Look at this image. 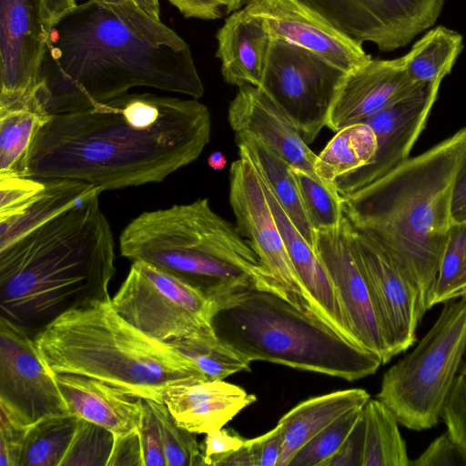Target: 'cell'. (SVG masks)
Instances as JSON below:
<instances>
[{
	"mask_svg": "<svg viewBox=\"0 0 466 466\" xmlns=\"http://www.w3.org/2000/svg\"><path fill=\"white\" fill-rule=\"evenodd\" d=\"M119 249L132 262L188 283L215 306L251 286L281 289L237 226L215 212L208 198L139 214L122 230Z\"/></svg>",
	"mask_w": 466,
	"mask_h": 466,
	"instance_id": "obj_5",
	"label": "cell"
},
{
	"mask_svg": "<svg viewBox=\"0 0 466 466\" xmlns=\"http://www.w3.org/2000/svg\"><path fill=\"white\" fill-rule=\"evenodd\" d=\"M80 420L70 413L46 418L31 425L25 440L20 466H61Z\"/></svg>",
	"mask_w": 466,
	"mask_h": 466,
	"instance_id": "obj_33",
	"label": "cell"
},
{
	"mask_svg": "<svg viewBox=\"0 0 466 466\" xmlns=\"http://www.w3.org/2000/svg\"><path fill=\"white\" fill-rule=\"evenodd\" d=\"M207 380L225 378L249 370L250 360L223 341L211 325L167 341Z\"/></svg>",
	"mask_w": 466,
	"mask_h": 466,
	"instance_id": "obj_31",
	"label": "cell"
},
{
	"mask_svg": "<svg viewBox=\"0 0 466 466\" xmlns=\"http://www.w3.org/2000/svg\"><path fill=\"white\" fill-rule=\"evenodd\" d=\"M364 430L362 411L346 440L323 466H362Z\"/></svg>",
	"mask_w": 466,
	"mask_h": 466,
	"instance_id": "obj_48",
	"label": "cell"
},
{
	"mask_svg": "<svg viewBox=\"0 0 466 466\" xmlns=\"http://www.w3.org/2000/svg\"><path fill=\"white\" fill-rule=\"evenodd\" d=\"M106 465H141L142 452L138 431L114 437L113 448Z\"/></svg>",
	"mask_w": 466,
	"mask_h": 466,
	"instance_id": "obj_49",
	"label": "cell"
},
{
	"mask_svg": "<svg viewBox=\"0 0 466 466\" xmlns=\"http://www.w3.org/2000/svg\"><path fill=\"white\" fill-rule=\"evenodd\" d=\"M208 164L214 170H222L227 165L226 156L219 151L212 152L208 157Z\"/></svg>",
	"mask_w": 466,
	"mask_h": 466,
	"instance_id": "obj_53",
	"label": "cell"
},
{
	"mask_svg": "<svg viewBox=\"0 0 466 466\" xmlns=\"http://www.w3.org/2000/svg\"><path fill=\"white\" fill-rule=\"evenodd\" d=\"M370 395L363 389L337 390L301 401L279 420L283 434L277 466H289L309 440L345 412L364 407Z\"/></svg>",
	"mask_w": 466,
	"mask_h": 466,
	"instance_id": "obj_25",
	"label": "cell"
},
{
	"mask_svg": "<svg viewBox=\"0 0 466 466\" xmlns=\"http://www.w3.org/2000/svg\"><path fill=\"white\" fill-rule=\"evenodd\" d=\"M421 84L412 82L404 56L371 58L345 74L329 112L326 127L334 132L364 122L410 96Z\"/></svg>",
	"mask_w": 466,
	"mask_h": 466,
	"instance_id": "obj_19",
	"label": "cell"
},
{
	"mask_svg": "<svg viewBox=\"0 0 466 466\" xmlns=\"http://www.w3.org/2000/svg\"><path fill=\"white\" fill-rule=\"evenodd\" d=\"M451 213L454 222H466V154L454 183Z\"/></svg>",
	"mask_w": 466,
	"mask_h": 466,
	"instance_id": "obj_50",
	"label": "cell"
},
{
	"mask_svg": "<svg viewBox=\"0 0 466 466\" xmlns=\"http://www.w3.org/2000/svg\"><path fill=\"white\" fill-rule=\"evenodd\" d=\"M95 187L76 205L0 249V317L34 336L63 313L111 300L110 224Z\"/></svg>",
	"mask_w": 466,
	"mask_h": 466,
	"instance_id": "obj_3",
	"label": "cell"
},
{
	"mask_svg": "<svg viewBox=\"0 0 466 466\" xmlns=\"http://www.w3.org/2000/svg\"><path fill=\"white\" fill-rule=\"evenodd\" d=\"M135 86L196 99L204 95L188 45L152 43L95 0L76 5L51 26L35 94L46 114L89 108Z\"/></svg>",
	"mask_w": 466,
	"mask_h": 466,
	"instance_id": "obj_2",
	"label": "cell"
},
{
	"mask_svg": "<svg viewBox=\"0 0 466 466\" xmlns=\"http://www.w3.org/2000/svg\"><path fill=\"white\" fill-rule=\"evenodd\" d=\"M47 20L52 26L65 14L76 6V0H42Z\"/></svg>",
	"mask_w": 466,
	"mask_h": 466,
	"instance_id": "obj_51",
	"label": "cell"
},
{
	"mask_svg": "<svg viewBox=\"0 0 466 466\" xmlns=\"http://www.w3.org/2000/svg\"><path fill=\"white\" fill-rule=\"evenodd\" d=\"M463 36L444 25H437L418 39L404 55L410 79L417 84L441 83L451 74L463 49Z\"/></svg>",
	"mask_w": 466,
	"mask_h": 466,
	"instance_id": "obj_30",
	"label": "cell"
},
{
	"mask_svg": "<svg viewBox=\"0 0 466 466\" xmlns=\"http://www.w3.org/2000/svg\"><path fill=\"white\" fill-rule=\"evenodd\" d=\"M345 74L307 49L271 38L259 87L286 113L309 144L326 127Z\"/></svg>",
	"mask_w": 466,
	"mask_h": 466,
	"instance_id": "obj_10",
	"label": "cell"
},
{
	"mask_svg": "<svg viewBox=\"0 0 466 466\" xmlns=\"http://www.w3.org/2000/svg\"><path fill=\"white\" fill-rule=\"evenodd\" d=\"M351 239L384 340L394 357L415 342L426 309L415 288L376 239L353 226Z\"/></svg>",
	"mask_w": 466,
	"mask_h": 466,
	"instance_id": "obj_14",
	"label": "cell"
},
{
	"mask_svg": "<svg viewBox=\"0 0 466 466\" xmlns=\"http://www.w3.org/2000/svg\"><path fill=\"white\" fill-rule=\"evenodd\" d=\"M412 466H466V453L449 431L435 439Z\"/></svg>",
	"mask_w": 466,
	"mask_h": 466,
	"instance_id": "obj_45",
	"label": "cell"
},
{
	"mask_svg": "<svg viewBox=\"0 0 466 466\" xmlns=\"http://www.w3.org/2000/svg\"><path fill=\"white\" fill-rule=\"evenodd\" d=\"M147 400L158 424L167 466H202L197 433L179 426L163 401Z\"/></svg>",
	"mask_w": 466,
	"mask_h": 466,
	"instance_id": "obj_36",
	"label": "cell"
},
{
	"mask_svg": "<svg viewBox=\"0 0 466 466\" xmlns=\"http://www.w3.org/2000/svg\"><path fill=\"white\" fill-rule=\"evenodd\" d=\"M256 400L255 395L224 380L206 379L174 384L163 398L177 423L197 434L223 428Z\"/></svg>",
	"mask_w": 466,
	"mask_h": 466,
	"instance_id": "obj_21",
	"label": "cell"
},
{
	"mask_svg": "<svg viewBox=\"0 0 466 466\" xmlns=\"http://www.w3.org/2000/svg\"><path fill=\"white\" fill-rule=\"evenodd\" d=\"M216 334L250 361L263 360L349 381L373 374L381 359L273 289L251 286L215 306Z\"/></svg>",
	"mask_w": 466,
	"mask_h": 466,
	"instance_id": "obj_7",
	"label": "cell"
},
{
	"mask_svg": "<svg viewBox=\"0 0 466 466\" xmlns=\"http://www.w3.org/2000/svg\"><path fill=\"white\" fill-rule=\"evenodd\" d=\"M466 295V222L451 227L429 291L427 309Z\"/></svg>",
	"mask_w": 466,
	"mask_h": 466,
	"instance_id": "obj_34",
	"label": "cell"
},
{
	"mask_svg": "<svg viewBox=\"0 0 466 466\" xmlns=\"http://www.w3.org/2000/svg\"><path fill=\"white\" fill-rule=\"evenodd\" d=\"M363 408L345 412L320 431L298 451L289 466H323L346 440Z\"/></svg>",
	"mask_w": 466,
	"mask_h": 466,
	"instance_id": "obj_37",
	"label": "cell"
},
{
	"mask_svg": "<svg viewBox=\"0 0 466 466\" xmlns=\"http://www.w3.org/2000/svg\"><path fill=\"white\" fill-rule=\"evenodd\" d=\"M245 441L232 429L208 431L201 445L203 465L221 466L227 458L242 447Z\"/></svg>",
	"mask_w": 466,
	"mask_h": 466,
	"instance_id": "obj_46",
	"label": "cell"
},
{
	"mask_svg": "<svg viewBox=\"0 0 466 466\" xmlns=\"http://www.w3.org/2000/svg\"><path fill=\"white\" fill-rule=\"evenodd\" d=\"M242 9L258 18L271 38L307 49L346 73L372 58L302 0H247Z\"/></svg>",
	"mask_w": 466,
	"mask_h": 466,
	"instance_id": "obj_17",
	"label": "cell"
},
{
	"mask_svg": "<svg viewBox=\"0 0 466 466\" xmlns=\"http://www.w3.org/2000/svg\"><path fill=\"white\" fill-rule=\"evenodd\" d=\"M440 85L421 84L405 99L364 121L376 135V156L371 164L336 179L334 185L341 198L378 180L409 158L437 99Z\"/></svg>",
	"mask_w": 466,
	"mask_h": 466,
	"instance_id": "obj_18",
	"label": "cell"
},
{
	"mask_svg": "<svg viewBox=\"0 0 466 466\" xmlns=\"http://www.w3.org/2000/svg\"><path fill=\"white\" fill-rule=\"evenodd\" d=\"M49 116L35 97L0 106V177H25L31 143Z\"/></svg>",
	"mask_w": 466,
	"mask_h": 466,
	"instance_id": "obj_28",
	"label": "cell"
},
{
	"mask_svg": "<svg viewBox=\"0 0 466 466\" xmlns=\"http://www.w3.org/2000/svg\"><path fill=\"white\" fill-rule=\"evenodd\" d=\"M95 186L75 179H51L45 187L13 213L0 217V249L49 218L76 205Z\"/></svg>",
	"mask_w": 466,
	"mask_h": 466,
	"instance_id": "obj_27",
	"label": "cell"
},
{
	"mask_svg": "<svg viewBox=\"0 0 466 466\" xmlns=\"http://www.w3.org/2000/svg\"><path fill=\"white\" fill-rule=\"evenodd\" d=\"M351 232L352 225L344 214L337 227L316 231L315 251L332 283L353 339L377 354L384 364L392 357L355 256Z\"/></svg>",
	"mask_w": 466,
	"mask_h": 466,
	"instance_id": "obj_16",
	"label": "cell"
},
{
	"mask_svg": "<svg viewBox=\"0 0 466 466\" xmlns=\"http://www.w3.org/2000/svg\"><path fill=\"white\" fill-rule=\"evenodd\" d=\"M377 147L376 135L369 124L349 125L337 131L317 155L314 171L325 185L335 187L338 177L371 164Z\"/></svg>",
	"mask_w": 466,
	"mask_h": 466,
	"instance_id": "obj_29",
	"label": "cell"
},
{
	"mask_svg": "<svg viewBox=\"0 0 466 466\" xmlns=\"http://www.w3.org/2000/svg\"><path fill=\"white\" fill-rule=\"evenodd\" d=\"M45 187V181L29 177H0V217L24 206Z\"/></svg>",
	"mask_w": 466,
	"mask_h": 466,
	"instance_id": "obj_43",
	"label": "cell"
},
{
	"mask_svg": "<svg viewBox=\"0 0 466 466\" xmlns=\"http://www.w3.org/2000/svg\"><path fill=\"white\" fill-rule=\"evenodd\" d=\"M210 131L209 110L196 98L127 93L50 115L31 143L25 177L103 191L158 183L194 162Z\"/></svg>",
	"mask_w": 466,
	"mask_h": 466,
	"instance_id": "obj_1",
	"label": "cell"
},
{
	"mask_svg": "<svg viewBox=\"0 0 466 466\" xmlns=\"http://www.w3.org/2000/svg\"><path fill=\"white\" fill-rule=\"evenodd\" d=\"M293 174L307 216L315 231L339 225L344 212L342 198L337 189L304 170L293 167Z\"/></svg>",
	"mask_w": 466,
	"mask_h": 466,
	"instance_id": "obj_35",
	"label": "cell"
},
{
	"mask_svg": "<svg viewBox=\"0 0 466 466\" xmlns=\"http://www.w3.org/2000/svg\"><path fill=\"white\" fill-rule=\"evenodd\" d=\"M353 41L381 52L406 46L434 25L445 0H302Z\"/></svg>",
	"mask_w": 466,
	"mask_h": 466,
	"instance_id": "obj_13",
	"label": "cell"
},
{
	"mask_svg": "<svg viewBox=\"0 0 466 466\" xmlns=\"http://www.w3.org/2000/svg\"><path fill=\"white\" fill-rule=\"evenodd\" d=\"M29 428L0 403V466H20Z\"/></svg>",
	"mask_w": 466,
	"mask_h": 466,
	"instance_id": "obj_42",
	"label": "cell"
},
{
	"mask_svg": "<svg viewBox=\"0 0 466 466\" xmlns=\"http://www.w3.org/2000/svg\"><path fill=\"white\" fill-rule=\"evenodd\" d=\"M116 311L146 334L170 341L211 325L215 304L180 279L135 261L111 299Z\"/></svg>",
	"mask_w": 466,
	"mask_h": 466,
	"instance_id": "obj_9",
	"label": "cell"
},
{
	"mask_svg": "<svg viewBox=\"0 0 466 466\" xmlns=\"http://www.w3.org/2000/svg\"><path fill=\"white\" fill-rule=\"evenodd\" d=\"M441 419L466 453V360H463L442 406Z\"/></svg>",
	"mask_w": 466,
	"mask_h": 466,
	"instance_id": "obj_41",
	"label": "cell"
},
{
	"mask_svg": "<svg viewBox=\"0 0 466 466\" xmlns=\"http://www.w3.org/2000/svg\"><path fill=\"white\" fill-rule=\"evenodd\" d=\"M364 451L362 466H408L406 443L392 410L380 400H369L363 408Z\"/></svg>",
	"mask_w": 466,
	"mask_h": 466,
	"instance_id": "obj_32",
	"label": "cell"
},
{
	"mask_svg": "<svg viewBox=\"0 0 466 466\" xmlns=\"http://www.w3.org/2000/svg\"><path fill=\"white\" fill-rule=\"evenodd\" d=\"M135 3L152 19L160 21V8L158 0H134Z\"/></svg>",
	"mask_w": 466,
	"mask_h": 466,
	"instance_id": "obj_52",
	"label": "cell"
},
{
	"mask_svg": "<svg viewBox=\"0 0 466 466\" xmlns=\"http://www.w3.org/2000/svg\"><path fill=\"white\" fill-rule=\"evenodd\" d=\"M137 431L143 466H167L158 424L147 400H143L142 416Z\"/></svg>",
	"mask_w": 466,
	"mask_h": 466,
	"instance_id": "obj_44",
	"label": "cell"
},
{
	"mask_svg": "<svg viewBox=\"0 0 466 466\" xmlns=\"http://www.w3.org/2000/svg\"><path fill=\"white\" fill-rule=\"evenodd\" d=\"M34 337L55 373L103 380L144 400L163 401L170 386L205 379L169 342L122 318L111 300L70 309Z\"/></svg>",
	"mask_w": 466,
	"mask_h": 466,
	"instance_id": "obj_6",
	"label": "cell"
},
{
	"mask_svg": "<svg viewBox=\"0 0 466 466\" xmlns=\"http://www.w3.org/2000/svg\"><path fill=\"white\" fill-rule=\"evenodd\" d=\"M466 355V295L443 307L415 349L382 377L377 399L413 431L435 426Z\"/></svg>",
	"mask_w": 466,
	"mask_h": 466,
	"instance_id": "obj_8",
	"label": "cell"
},
{
	"mask_svg": "<svg viewBox=\"0 0 466 466\" xmlns=\"http://www.w3.org/2000/svg\"><path fill=\"white\" fill-rule=\"evenodd\" d=\"M229 203L239 233L288 300L301 311L322 319L292 265L260 177L244 157H239L230 167Z\"/></svg>",
	"mask_w": 466,
	"mask_h": 466,
	"instance_id": "obj_11",
	"label": "cell"
},
{
	"mask_svg": "<svg viewBox=\"0 0 466 466\" xmlns=\"http://www.w3.org/2000/svg\"><path fill=\"white\" fill-rule=\"evenodd\" d=\"M50 28L42 0H0V106L35 97Z\"/></svg>",
	"mask_w": 466,
	"mask_h": 466,
	"instance_id": "obj_15",
	"label": "cell"
},
{
	"mask_svg": "<svg viewBox=\"0 0 466 466\" xmlns=\"http://www.w3.org/2000/svg\"><path fill=\"white\" fill-rule=\"evenodd\" d=\"M121 20L129 29L147 40L177 47L187 46L175 31L148 16L134 0H95Z\"/></svg>",
	"mask_w": 466,
	"mask_h": 466,
	"instance_id": "obj_38",
	"label": "cell"
},
{
	"mask_svg": "<svg viewBox=\"0 0 466 466\" xmlns=\"http://www.w3.org/2000/svg\"><path fill=\"white\" fill-rule=\"evenodd\" d=\"M0 403L27 426L71 413L34 335L1 317Z\"/></svg>",
	"mask_w": 466,
	"mask_h": 466,
	"instance_id": "obj_12",
	"label": "cell"
},
{
	"mask_svg": "<svg viewBox=\"0 0 466 466\" xmlns=\"http://www.w3.org/2000/svg\"><path fill=\"white\" fill-rule=\"evenodd\" d=\"M228 121L235 133L255 136L292 167L320 180L314 171L317 155L286 113L259 86L249 84L238 86L228 106Z\"/></svg>",
	"mask_w": 466,
	"mask_h": 466,
	"instance_id": "obj_20",
	"label": "cell"
},
{
	"mask_svg": "<svg viewBox=\"0 0 466 466\" xmlns=\"http://www.w3.org/2000/svg\"><path fill=\"white\" fill-rule=\"evenodd\" d=\"M186 18L214 20L238 11L247 0H167Z\"/></svg>",
	"mask_w": 466,
	"mask_h": 466,
	"instance_id": "obj_47",
	"label": "cell"
},
{
	"mask_svg": "<svg viewBox=\"0 0 466 466\" xmlns=\"http://www.w3.org/2000/svg\"><path fill=\"white\" fill-rule=\"evenodd\" d=\"M236 144L239 157L250 161L291 222L315 250L316 231L304 208L293 167L249 133H236Z\"/></svg>",
	"mask_w": 466,
	"mask_h": 466,
	"instance_id": "obj_26",
	"label": "cell"
},
{
	"mask_svg": "<svg viewBox=\"0 0 466 466\" xmlns=\"http://www.w3.org/2000/svg\"><path fill=\"white\" fill-rule=\"evenodd\" d=\"M261 182L292 265L308 295L325 321L357 343L350 335L332 283L316 251L291 222L262 179Z\"/></svg>",
	"mask_w": 466,
	"mask_h": 466,
	"instance_id": "obj_24",
	"label": "cell"
},
{
	"mask_svg": "<svg viewBox=\"0 0 466 466\" xmlns=\"http://www.w3.org/2000/svg\"><path fill=\"white\" fill-rule=\"evenodd\" d=\"M216 38L224 80L259 86L271 41L262 22L241 8L227 17Z\"/></svg>",
	"mask_w": 466,
	"mask_h": 466,
	"instance_id": "obj_23",
	"label": "cell"
},
{
	"mask_svg": "<svg viewBox=\"0 0 466 466\" xmlns=\"http://www.w3.org/2000/svg\"><path fill=\"white\" fill-rule=\"evenodd\" d=\"M283 434L280 424L258 437L246 440L221 466H277L282 451Z\"/></svg>",
	"mask_w": 466,
	"mask_h": 466,
	"instance_id": "obj_40",
	"label": "cell"
},
{
	"mask_svg": "<svg viewBox=\"0 0 466 466\" xmlns=\"http://www.w3.org/2000/svg\"><path fill=\"white\" fill-rule=\"evenodd\" d=\"M466 154V127L350 196L342 208L351 225L390 254L427 309L448 232L452 195Z\"/></svg>",
	"mask_w": 466,
	"mask_h": 466,
	"instance_id": "obj_4",
	"label": "cell"
},
{
	"mask_svg": "<svg viewBox=\"0 0 466 466\" xmlns=\"http://www.w3.org/2000/svg\"><path fill=\"white\" fill-rule=\"evenodd\" d=\"M72 414L110 431L114 437L137 430L144 399L89 377L56 373Z\"/></svg>",
	"mask_w": 466,
	"mask_h": 466,
	"instance_id": "obj_22",
	"label": "cell"
},
{
	"mask_svg": "<svg viewBox=\"0 0 466 466\" xmlns=\"http://www.w3.org/2000/svg\"><path fill=\"white\" fill-rule=\"evenodd\" d=\"M114 443V435L106 429L80 420L77 432L62 465H106Z\"/></svg>",
	"mask_w": 466,
	"mask_h": 466,
	"instance_id": "obj_39",
	"label": "cell"
}]
</instances>
